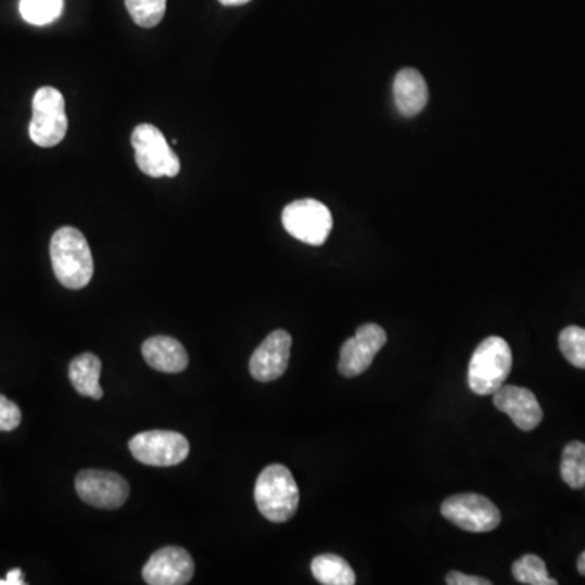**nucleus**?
Listing matches in <instances>:
<instances>
[{"label":"nucleus","mask_w":585,"mask_h":585,"mask_svg":"<svg viewBox=\"0 0 585 585\" xmlns=\"http://www.w3.org/2000/svg\"><path fill=\"white\" fill-rule=\"evenodd\" d=\"M49 253L55 279L65 289H85L93 279V256L87 238L77 228H59L52 237Z\"/></svg>","instance_id":"obj_1"},{"label":"nucleus","mask_w":585,"mask_h":585,"mask_svg":"<svg viewBox=\"0 0 585 585\" xmlns=\"http://www.w3.org/2000/svg\"><path fill=\"white\" fill-rule=\"evenodd\" d=\"M257 509L267 521L283 524L296 514L300 488L292 472L282 463H272L260 473L254 488Z\"/></svg>","instance_id":"obj_2"},{"label":"nucleus","mask_w":585,"mask_h":585,"mask_svg":"<svg viewBox=\"0 0 585 585\" xmlns=\"http://www.w3.org/2000/svg\"><path fill=\"white\" fill-rule=\"evenodd\" d=\"M512 352L501 336H488L483 340L469 365V387L476 395H493L505 385L511 374Z\"/></svg>","instance_id":"obj_3"},{"label":"nucleus","mask_w":585,"mask_h":585,"mask_svg":"<svg viewBox=\"0 0 585 585\" xmlns=\"http://www.w3.org/2000/svg\"><path fill=\"white\" fill-rule=\"evenodd\" d=\"M132 147L137 166L150 178H175L181 171L179 156L153 124H140L133 129Z\"/></svg>","instance_id":"obj_4"},{"label":"nucleus","mask_w":585,"mask_h":585,"mask_svg":"<svg viewBox=\"0 0 585 585\" xmlns=\"http://www.w3.org/2000/svg\"><path fill=\"white\" fill-rule=\"evenodd\" d=\"M67 127L65 100L61 91L52 87L39 88L33 97L29 139L42 149H51L64 140Z\"/></svg>","instance_id":"obj_5"},{"label":"nucleus","mask_w":585,"mask_h":585,"mask_svg":"<svg viewBox=\"0 0 585 585\" xmlns=\"http://www.w3.org/2000/svg\"><path fill=\"white\" fill-rule=\"evenodd\" d=\"M441 514L467 532H492L501 524V512L495 503L476 493L450 496L441 505Z\"/></svg>","instance_id":"obj_6"},{"label":"nucleus","mask_w":585,"mask_h":585,"mask_svg":"<svg viewBox=\"0 0 585 585\" xmlns=\"http://www.w3.org/2000/svg\"><path fill=\"white\" fill-rule=\"evenodd\" d=\"M283 227L301 243L320 246L332 231V214L314 199L292 202L282 214Z\"/></svg>","instance_id":"obj_7"},{"label":"nucleus","mask_w":585,"mask_h":585,"mask_svg":"<svg viewBox=\"0 0 585 585\" xmlns=\"http://www.w3.org/2000/svg\"><path fill=\"white\" fill-rule=\"evenodd\" d=\"M130 453L139 462L153 467H171L188 459L189 441L175 431H145L133 436Z\"/></svg>","instance_id":"obj_8"},{"label":"nucleus","mask_w":585,"mask_h":585,"mask_svg":"<svg viewBox=\"0 0 585 585\" xmlns=\"http://www.w3.org/2000/svg\"><path fill=\"white\" fill-rule=\"evenodd\" d=\"M81 501L98 509H119L129 498V483L106 470H81L75 479Z\"/></svg>","instance_id":"obj_9"},{"label":"nucleus","mask_w":585,"mask_h":585,"mask_svg":"<svg viewBox=\"0 0 585 585\" xmlns=\"http://www.w3.org/2000/svg\"><path fill=\"white\" fill-rule=\"evenodd\" d=\"M387 343V333L378 323H365L340 349L339 371L343 378H356L368 371L374 356Z\"/></svg>","instance_id":"obj_10"},{"label":"nucleus","mask_w":585,"mask_h":585,"mask_svg":"<svg viewBox=\"0 0 585 585\" xmlns=\"http://www.w3.org/2000/svg\"><path fill=\"white\" fill-rule=\"evenodd\" d=\"M293 339L287 330H274L251 356L250 371L256 381L272 382L289 368Z\"/></svg>","instance_id":"obj_11"},{"label":"nucleus","mask_w":585,"mask_h":585,"mask_svg":"<svg viewBox=\"0 0 585 585\" xmlns=\"http://www.w3.org/2000/svg\"><path fill=\"white\" fill-rule=\"evenodd\" d=\"M150 585H185L194 577V560L179 547H165L155 551L142 571Z\"/></svg>","instance_id":"obj_12"},{"label":"nucleus","mask_w":585,"mask_h":585,"mask_svg":"<svg viewBox=\"0 0 585 585\" xmlns=\"http://www.w3.org/2000/svg\"><path fill=\"white\" fill-rule=\"evenodd\" d=\"M493 404L509 415L521 431H534L544 420V410L534 392L518 385H503L493 394Z\"/></svg>","instance_id":"obj_13"},{"label":"nucleus","mask_w":585,"mask_h":585,"mask_svg":"<svg viewBox=\"0 0 585 585\" xmlns=\"http://www.w3.org/2000/svg\"><path fill=\"white\" fill-rule=\"evenodd\" d=\"M142 355L155 371L168 374L185 371L189 365L188 352L182 343L173 336H150L142 345Z\"/></svg>","instance_id":"obj_14"},{"label":"nucleus","mask_w":585,"mask_h":585,"mask_svg":"<svg viewBox=\"0 0 585 585\" xmlns=\"http://www.w3.org/2000/svg\"><path fill=\"white\" fill-rule=\"evenodd\" d=\"M428 85L417 68H402L394 80V100L398 113L405 117H414L427 107Z\"/></svg>","instance_id":"obj_15"},{"label":"nucleus","mask_w":585,"mask_h":585,"mask_svg":"<svg viewBox=\"0 0 585 585\" xmlns=\"http://www.w3.org/2000/svg\"><path fill=\"white\" fill-rule=\"evenodd\" d=\"M101 361L93 353H84L72 359L68 368V379L75 391L84 397L94 400L103 398V389L100 385Z\"/></svg>","instance_id":"obj_16"},{"label":"nucleus","mask_w":585,"mask_h":585,"mask_svg":"<svg viewBox=\"0 0 585 585\" xmlns=\"http://www.w3.org/2000/svg\"><path fill=\"white\" fill-rule=\"evenodd\" d=\"M310 571L319 584L353 585L356 583L355 571L339 555H319L310 563Z\"/></svg>","instance_id":"obj_17"},{"label":"nucleus","mask_w":585,"mask_h":585,"mask_svg":"<svg viewBox=\"0 0 585 585\" xmlns=\"http://www.w3.org/2000/svg\"><path fill=\"white\" fill-rule=\"evenodd\" d=\"M561 479L570 488H585V444L571 441L561 457Z\"/></svg>","instance_id":"obj_18"},{"label":"nucleus","mask_w":585,"mask_h":585,"mask_svg":"<svg viewBox=\"0 0 585 585\" xmlns=\"http://www.w3.org/2000/svg\"><path fill=\"white\" fill-rule=\"evenodd\" d=\"M512 576L518 583L527 585H557V580H551L547 571V564L537 555H525L521 560L512 564Z\"/></svg>","instance_id":"obj_19"},{"label":"nucleus","mask_w":585,"mask_h":585,"mask_svg":"<svg viewBox=\"0 0 585 585\" xmlns=\"http://www.w3.org/2000/svg\"><path fill=\"white\" fill-rule=\"evenodd\" d=\"M64 0H20V13L29 25L42 26L62 15Z\"/></svg>","instance_id":"obj_20"},{"label":"nucleus","mask_w":585,"mask_h":585,"mask_svg":"<svg viewBox=\"0 0 585 585\" xmlns=\"http://www.w3.org/2000/svg\"><path fill=\"white\" fill-rule=\"evenodd\" d=\"M124 2L136 25L142 28H153L165 16L166 0H124Z\"/></svg>","instance_id":"obj_21"},{"label":"nucleus","mask_w":585,"mask_h":585,"mask_svg":"<svg viewBox=\"0 0 585 585\" xmlns=\"http://www.w3.org/2000/svg\"><path fill=\"white\" fill-rule=\"evenodd\" d=\"M558 343H560L561 353L571 365L585 369V329L583 327H567L560 333Z\"/></svg>","instance_id":"obj_22"},{"label":"nucleus","mask_w":585,"mask_h":585,"mask_svg":"<svg viewBox=\"0 0 585 585\" xmlns=\"http://www.w3.org/2000/svg\"><path fill=\"white\" fill-rule=\"evenodd\" d=\"M22 423V410L18 405L0 395V433H9L16 430Z\"/></svg>","instance_id":"obj_23"},{"label":"nucleus","mask_w":585,"mask_h":585,"mask_svg":"<svg viewBox=\"0 0 585 585\" xmlns=\"http://www.w3.org/2000/svg\"><path fill=\"white\" fill-rule=\"evenodd\" d=\"M446 583L449 585H492V581L485 580V577L467 576L459 571L447 574Z\"/></svg>","instance_id":"obj_24"},{"label":"nucleus","mask_w":585,"mask_h":585,"mask_svg":"<svg viewBox=\"0 0 585 585\" xmlns=\"http://www.w3.org/2000/svg\"><path fill=\"white\" fill-rule=\"evenodd\" d=\"M25 576L22 570H12L7 574L5 580H0V585H25Z\"/></svg>","instance_id":"obj_25"},{"label":"nucleus","mask_w":585,"mask_h":585,"mask_svg":"<svg viewBox=\"0 0 585 585\" xmlns=\"http://www.w3.org/2000/svg\"><path fill=\"white\" fill-rule=\"evenodd\" d=\"M218 2H220L221 5L225 7H238L244 5V3H250L251 0H218Z\"/></svg>","instance_id":"obj_26"},{"label":"nucleus","mask_w":585,"mask_h":585,"mask_svg":"<svg viewBox=\"0 0 585 585\" xmlns=\"http://www.w3.org/2000/svg\"><path fill=\"white\" fill-rule=\"evenodd\" d=\"M577 571H580L581 576H585V551L577 560Z\"/></svg>","instance_id":"obj_27"}]
</instances>
